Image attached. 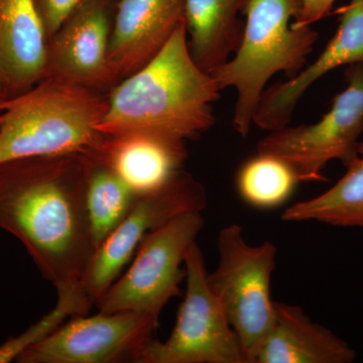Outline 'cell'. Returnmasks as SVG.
Returning <instances> with one entry per match:
<instances>
[{
  "instance_id": "obj_25",
  "label": "cell",
  "mask_w": 363,
  "mask_h": 363,
  "mask_svg": "<svg viewBox=\"0 0 363 363\" xmlns=\"http://www.w3.org/2000/svg\"><path fill=\"white\" fill-rule=\"evenodd\" d=\"M0 121H1V116H0Z\"/></svg>"
},
{
  "instance_id": "obj_13",
  "label": "cell",
  "mask_w": 363,
  "mask_h": 363,
  "mask_svg": "<svg viewBox=\"0 0 363 363\" xmlns=\"http://www.w3.org/2000/svg\"><path fill=\"white\" fill-rule=\"evenodd\" d=\"M184 21L183 0H118L108 51L116 78L149 63Z\"/></svg>"
},
{
  "instance_id": "obj_8",
  "label": "cell",
  "mask_w": 363,
  "mask_h": 363,
  "mask_svg": "<svg viewBox=\"0 0 363 363\" xmlns=\"http://www.w3.org/2000/svg\"><path fill=\"white\" fill-rule=\"evenodd\" d=\"M347 67V87L334 98L330 111L316 123L269 131L257 152L283 160L300 182L326 181L322 171L333 160L350 166L359 156L363 133V64Z\"/></svg>"
},
{
  "instance_id": "obj_21",
  "label": "cell",
  "mask_w": 363,
  "mask_h": 363,
  "mask_svg": "<svg viewBox=\"0 0 363 363\" xmlns=\"http://www.w3.org/2000/svg\"><path fill=\"white\" fill-rule=\"evenodd\" d=\"M68 317H70V315L65 308L57 303L56 307L37 323L28 327L20 335L9 338L0 345V363H9L16 360L21 353L51 335Z\"/></svg>"
},
{
  "instance_id": "obj_5",
  "label": "cell",
  "mask_w": 363,
  "mask_h": 363,
  "mask_svg": "<svg viewBox=\"0 0 363 363\" xmlns=\"http://www.w3.org/2000/svg\"><path fill=\"white\" fill-rule=\"evenodd\" d=\"M206 205L205 188L184 169L164 187L138 196L130 213L93 253L76 286L68 292L58 294V303L71 317L88 315L118 279L147 234L179 215L203 211Z\"/></svg>"
},
{
  "instance_id": "obj_11",
  "label": "cell",
  "mask_w": 363,
  "mask_h": 363,
  "mask_svg": "<svg viewBox=\"0 0 363 363\" xmlns=\"http://www.w3.org/2000/svg\"><path fill=\"white\" fill-rule=\"evenodd\" d=\"M112 0H84L48 40L45 78L90 90L118 79L109 62Z\"/></svg>"
},
{
  "instance_id": "obj_9",
  "label": "cell",
  "mask_w": 363,
  "mask_h": 363,
  "mask_svg": "<svg viewBox=\"0 0 363 363\" xmlns=\"http://www.w3.org/2000/svg\"><path fill=\"white\" fill-rule=\"evenodd\" d=\"M186 292L175 328L164 342L154 339L138 363H247L240 339L210 289L201 248L186 252Z\"/></svg>"
},
{
  "instance_id": "obj_15",
  "label": "cell",
  "mask_w": 363,
  "mask_h": 363,
  "mask_svg": "<svg viewBox=\"0 0 363 363\" xmlns=\"http://www.w3.org/2000/svg\"><path fill=\"white\" fill-rule=\"evenodd\" d=\"M47 51L35 0H0V79L11 97L44 80Z\"/></svg>"
},
{
  "instance_id": "obj_14",
  "label": "cell",
  "mask_w": 363,
  "mask_h": 363,
  "mask_svg": "<svg viewBox=\"0 0 363 363\" xmlns=\"http://www.w3.org/2000/svg\"><path fill=\"white\" fill-rule=\"evenodd\" d=\"M85 155L106 164L136 196L164 187L188 157L183 140L147 133L104 136Z\"/></svg>"
},
{
  "instance_id": "obj_23",
  "label": "cell",
  "mask_w": 363,
  "mask_h": 363,
  "mask_svg": "<svg viewBox=\"0 0 363 363\" xmlns=\"http://www.w3.org/2000/svg\"><path fill=\"white\" fill-rule=\"evenodd\" d=\"M336 0H303L302 13L297 21H294L295 28L312 26L317 21L323 20L330 13Z\"/></svg>"
},
{
  "instance_id": "obj_7",
  "label": "cell",
  "mask_w": 363,
  "mask_h": 363,
  "mask_svg": "<svg viewBox=\"0 0 363 363\" xmlns=\"http://www.w3.org/2000/svg\"><path fill=\"white\" fill-rule=\"evenodd\" d=\"M204 224L202 211L187 212L147 234L130 269L97 301L99 312H138L159 321L164 306L181 295L182 264Z\"/></svg>"
},
{
  "instance_id": "obj_10",
  "label": "cell",
  "mask_w": 363,
  "mask_h": 363,
  "mask_svg": "<svg viewBox=\"0 0 363 363\" xmlns=\"http://www.w3.org/2000/svg\"><path fill=\"white\" fill-rule=\"evenodd\" d=\"M159 321L133 311L73 316L21 353L20 363H138Z\"/></svg>"
},
{
  "instance_id": "obj_12",
  "label": "cell",
  "mask_w": 363,
  "mask_h": 363,
  "mask_svg": "<svg viewBox=\"0 0 363 363\" xmlns=\"http://www.w3.org/2000/svg\"><path fill=\"white\" fill-rule=\"evenodd\" d=\"M340 23L316 61L304 67L286 82L276 83L262 93L253 116L260 130L274 131L289 125L298 100L314 83L338 67L363 64V0L335 11Z\"/></svg>"
},
{
  "instance_id": "obj_20",
  "label": "cell",
  "mask_w": 363,
  "mask_h": 363,
  "mask_svg": "<svg viewBox=\"0 0 363 363\" xmlns=\"http://www.w3.org/2000/svg\"><path fill=\"white\" fill-rule=\"evenodd\" d=\"M298 183L295 172L283 160L260 152L243 162L235 178L241 199L259 209L281 206Z\"/></svg>"
},
{
  "instance_id": "obj_17",
  "label": "cell",
  "mask_w": 363,
  "mask_h": 363,
  "mask_svg": "<svg viewBox=\"0 0 363 363\" xmlns=\"http://www.w3.org/2000/svg\"><path fill=\"white\" fill-rule=\"evenodd\" d=\"M191 55L210 74L238 51L245 23V0H183Z\"/></svg>"
},
{
  "instance_id": "obj_19",
  "label": "cell",
  "mask_w": 363,
  "mask_h": 363,
  "mask_svg": "<svg viewBox=\"0 0 363 363\" xmlns=\"http://www.w3.org/2000/svg\"><path fill=\"white\" fill-rule=\"evenodd\" d=\"M85 200L95 250L130 213L138 196L104 162L82 155Z\"/></svg>"
},
{
  "instance_id": "obj_24",
  "label": "cell",
  "mask_w": 363,
  "mask_h": 363,
  "mask_svg": "<svg viewBox=\"0 0 363 363\" xmlns=\"http://www.w3.org/2000/svg\"><path fill=\"white\" fill-rule=\"evenodd\" d=\"M11 98L9 91H7L6 86L2 83L1 79H0V104H4V101Z\"/></svg>"
},
{
  "instance_id": "obj_2",
  "label": "cell",
  "mask_w": 363,
  "mask_h": 363,
  "mask_svg": "<svg viewBox=\"0 0 363 363\" xmlns=\"http://www.w3.org/2000/svg\"><path fill=\"white\" fill-rule=\"evenodd\" d=\"M220 91L193 59L184 21L155 58L111 90L98 128L104 136L147 133L195 140L214 125Z\"/></svg>"
},
{
  "instance_id": "obj_4",
  "label": "cell",
  "mask_w": 363,
  "mask_h": 363,
  "mask_svg": "<svg viewBox=\"0 0 363 363\" xmlns=\"http://www.w3.org/2000/svg\"><path fill=\"white\" fill-rule=\"evenodd\" d=\"M106 105L94 90L45 78L0 104V164L88 154L104 140Z\"/></svg>"
},
{
  "instance_id": "obj_1",
  "label": "cell",
  "mask_w": 363,
  "mask_h": 363,
  "mask_svg": "<svg viewBox=\"0 0 363 363\" xmlns=\"http://www.w3.org/2000/svg\"><path fill=\"white\" fill-rule=\"evenodd\" d=\"M0 228L25 245L58 294L72 290L95 252L82 155L0 164Z\"/></svg>"
},
{
  "instance_id": "obj_22",
  "label": "cell",
  "mask_w": 363,
  "mask_h": 363,
  "mask_svg": "<svg viewBox=\"0 0 363 363\" xmlns=\"http://www.w3.org/2000/svg\"><path fill=\"white\" fill-rule=\"evenodd\" d=\"M84 0H35L48 40Z\"/></svg>"
},
{
  "instance_id": "obj_6",
  "label": "cell",
  "mask_w": 363,
  "mask_h": 363,
  "mask_svg": "<svg viewBox=\"0 0 363 363\" xmlns=\"http://www.w3.org/2000/svg\"><path fill=\"white\" fill-rule=\"evenodd\" d=\"M217 250L218 264L207 274L208 284L240 339L247 363H253L274 322L271 281L278 250L269 240L250 245L236 223L220 229Z\"/></svg>"
},
{
  "instance_id": "obj_16",
  "label": "cell",
  "mask_w": 363,
  "mask_h": 363,
  "mask_svg": "<svg viewBox=\"0 0 363 363\" xmlns=\"http://www.w3.org/2000/svg\"><path fill=\"white\" fill-rule=\"evenodd\" d=\"M350 344L313 322L302 308L274 301V318L253 363H350Z\"/></svg>"
},
{
  "instance_id": "obj_18",
  "label": "cell",
  "mask_w": 363,
  "mask_h": 363,
  "mask_svg": "<svg viewBox=\"0 0 363 363\" xmlns=\"http://www.w3.org/2000/svg\"><path fill=\"white\" fill-rule=\"evenodd\" d=\"M358 152L359 156L346 167L345 175L333 187L316 197L291 205L283 212L281 219L363 228V140Z\"/></svg>"
},
{
  "instance_id": "obj_3",
  "label": "cell",
  "mask_w": 363,
  "mask_h": 363,
  "mask_svg": "<svg viewBox=\"0 0 363 363\" xmlns=\"http://www.w3.org/2000/svg\"><path fill=\"white\" fill-rule=\"evenodd\" d=\"M303 0H245L242 40L233 57L210 73L219 89L234 88L233 128L247 136L267 83L278 73L297 75L318 40L311 26L295 28Z\"/></svg>"
}]
</instances>
